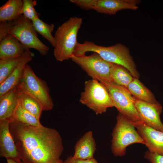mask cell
<instances>
[{"instance_id":"obj_21","label":"cell","mask_w":163,"mask_h":163,"mask_svg":"<svg viewBox=\"0 0 163 163\" xmlns=\"http://www.w3.org/2000/svg\"><path fill=\"white\" fill-rule=\"evenodd\" d=\"M18 100L19 104L22 107L40 120L43 110L36 100L19 89Z\"/></svg>"},{"instance_id":"obj_18","label":"cell","mask_w":163,"mask_h":163,"mask_svg":"<svg viewBox=\"0 0 163 163\" xmlns=\"http://www.w3.org/2000/svg\"><path fill=\"white\" fill-rule=\"evenodd\" d=\"M127 88L137 99L151 103L158 102L152 92L139 79L134 78Z\"/></svg>"},{"instance_id":"obj_6","label":"cell","mask_w":163,"mask_h":163,"mask_svg":"<svg viewBox=\"0 0 163 163\" xmlns=\"http://www.w3.org/2000/svg\"><path fill=\"white\" fill-rule=\"evenodd\" d=\"M116 119L112 134L111 148L113 155L121 157L125 155L126 148L129 145L145 143L135 126L127 118L119 113Z\"/></svg>"},{"instance_id":"obj_9","label":"cell","mask_w":163,"mask_h":163,"mask_svg":"<svg viewBox=\"0 0 163 163\" xmlns=\"http://www.w3.org/2000/svg\"><path fill=\"white\" fill-rule=\"evenodd\" d=\"M71 59L92 79L101 82H112L110 77L112 63L104 60L97 53L93 52L89 56L73 55Z\"/></svg>"},{"instance_id":"obj_3","label":"cell","mask_w":163,"mask_h":163,"mask_svg":"<svg viewBox=\"0 0 163 163\" xmlns=\"http://www.w3.org/2000/svg\"><path fill=\"white\" fill-rule=\"evenodd\" d=\"M0 28V40L9 34L26 48L35 49L42 56L48 53L49 48L38 38L32 21L23 14L14 20L1 22Z\"/></svg>"},{"instance_id":"obj_26","label":"cell","mask_w":163,"mask_h":163,"mask_svg":"<svg viewBox=\"0 0 163 163\" xmlns=\"http://www.w3.org/2000/svg\"><path fill=\"white\" fill-rule=\"evenodd\" d=\"M97 0H70L69 1L82 9L94 10Z\"/></svg>"},{"instance_id":"obj_22","label":"cell","mask_w":163,"mask_h":163,"mask_svg":"<svg viewBox=\"0 0 163 163\" xmlns=\"http://www.w3.org/2000/svg\"><path fill=\"white\" fill-rule=\"evenodd\" d=\"M12 118L20 123L29 126L38 127L42 125L40 119L24 109L19 102Z\"/></svg>"},{"instance_id":"obj_1","label":"cell","mask_w":163,"mask_h":163,"mask_svg":"<svg viewBox=\"0 0 163 163\" xmlns=\"http://www.w3.org/2000/svg\"><path fill=\"white\" fill-rule=\"evenodd\" d=\"M9 129L24 163H57L63 149L62 138L56 130L43 125L33 127L13 118Z\"/></svg>"},{"instance_id":"obj_10","label":"cell","mask_w":163,"mask_h":163,"mask_svg":"<svg viewBox=\"0 0 163 163\" xmlns=\"http://www.w3.org/2000/svg\"><path fill=\"white\" fill-rule=\"evenodd\" d=\"M134 104L141 120L149 126L163 132V124L160 117L162 107L159 103H151L135 98Z\"/></svg>"},{"instance_id":"obj_29","label":"cell","mask_w":163,"mask_h":163,"mask_svg":"<svg viewBox=\"0 0 163 163\" xmlns=\"http://www.w3.org/2000/svg\"><path fill=\"white\" fill-rule=\"evenodd\" d=\"M7 163H24L21 159L18 160L12 158H6Z\"/></svg>"},{"instance_id":"obj_25","label":"cell","mask_w":163,"mask_h":163,"mask_svg":"<svg viewBox=\"0 0 163 163\" xmlns=\"http://www.w3.org/2000/svg\"><path fill=\"white\" fill-rule=\"evenodd\" d=\"M23 14L27 18L32 21L39 18L40 14L35 10L34 6L36 4L35 1L23 0Z\"/></svg>"},{"instance_id":"obj_28","label":"cell","mask_w":163,"mask_h":163,"mask_svg":"<svg viewBox=\"0 0 163 163\" xmlns=\"http://www.w3.org/2000/svg\"><path fill=\"white\" fill-rule=\"evenodd\" d=\"M64 163H98L94 158L89 159L74 158L72 156L68 157Z\"/></svg>"},{"instance_id":"obj_8","label":"cell","mask_w":163,"mask_h":163,"mask_svg":"<svg viewBox=\"0 0 163 163\" xmlns=\"http://www.w3.org/2000/svg\"><path fill=\"white\" fill-rule=\"evenodd\" d=\"M101 83L107 89L114 107L119 113L131 122H136L141 120L135 105V98L126 88L113 82Z\"/></svg>"},{"instance_id":"obj_13","label":"cell","mask_w":163,"mask_h":163,"mask_svg":"<svg viewBox=\"0 0 163 163\" xmlns=\"http://www.w3.org/2000/svg\"><path fill=\"white\" fill-rule=\"evenodd\" d=\"M34 56V54L29 49L26 50L13 72L4 82L0 84V97L17 86L23 77L25 66L33 60Z\"/></svg>"},{"instance_id":"obj_4","label":"cell","mask_w":163,"mask_h":163,"mask_svg":"<svg viewBox=\"0 0 163 163\" xmlns=\"http://www.w3.org/2000/svg\"><path fill=\"white\" fill-rule=\"evenodd\" d=\"M82 24V18H70L58 27L54 37L56 45L53 55L58 61L62 62L71 59L78 42V32Z\"/></svg>"},{"instance_id":"obj_15","label":"cell","mask_w":163,"mask_h":163,"mask_svg":"<svg viewBox=\"0 0 163 163\" xmlns=\"http://www.w3.org/2000/svg\"><path fill=\"white\" fill-rule=\"evenodd\" d=\"M27 49L14 37L8 34L0 41V59L20 57Z\"/></svg>"},{"instance_id":"obj_20","label":"cell","mask_w":163,"mask_h":163,"mask_svg":"<svg viewBox=\"0 0 163 163\" xmlns=\"http://www.w3.org/2000/svg\"><path fill=\"white\" fill-rule=\"evenodd\" d=\"M112 81L116 84L127 88L134 78L123 66L112 63L110 72Z\"/></svg>"},{"instance_id":"obj_12","label":"cell","mask_w":163,"mask_h":163,"mask_svg":"<svg viewBox=\"0 0 163 163\" xmlns=\"http://www.w3.org/2000/svg\"><path fill=\"white\" fill-rule=\"evenodd\" d=\"M9 122V120H0V155L6 159L20 160L19 154L10 131Z\"/></svg>"},{"instance_id":"obj_30","label":"cell","mask_w":163,"mask_h":163,"mask_svg":"<svg viewBox=\"0 0 163 163\" xmlns=\"http://www.w3.org/2000/svg\"><path fill=\"white\" fill-rule=\"evenodd\" d=\"M57 163H64L62 161V160H60L59 162Z\"/></svg>"},{"instance_id":"obj_19","label":"cell","mask_w":163,"mask_h":163,"mask_svg":"<svg viewBox=\"0 0 163 163\" xmlns=\"http://www.w3.org/2000/svg\"><path fill=\"white\" fill-rule=\"evenodd\" d=\"M21 0H9L0 8V22L14 20L23 14Z\"/></svg>"},{"instance_id":"obj_2","label":"cell","mask_w":163,"mask_h":163,"mask_svg":"<svg viewBox=\"0 0 163 163\" xmlns=\"http://www.w3.org/2000/svg\"><path fill=\"white\" fill-rule=\"evenodd\" d=\"M88 52L98 54L106 61L121 65L126 68L134 78L139 79V74L128 47L117 43L112 46H100L94 42L85 41L83 43H77L73 55L79 56L85 55Z\"/></svg>"},{"instance_id":"obj_17","label":"cell","mask_w":163,"mask_h":163,"mask_svg":"<svg viewBox=\"0 0 163 163\" xmlns=\"http://www.w3.org/2000/svg\"><path fill=\"white\" fill-rule=\"evenodd\" d=\"M96 144L92 132L86 133L77 142L75 147L74 158L89 159L93 158Z\"/></svg>"},{"instance_id":"obj_11","label":"cell","mask_w":163,"mask_h":163,"mask_svg":"<svg viewBox=\"0 0 163 163\" xmlns=\"http://www.w3.org/2000/svg\"><path fill=\"white\" fill-rule=\"evenodd\" d=\"M131 122L143 139L149 151L163 155V132L149 126L142 120Z\"/></svg>"},{"instance_id":"obj_23","label":"cell","mask_w":163,"mask_h":163,"mask_svg":"<svg viewBox=\"0 0 163 163\" xmlns=\"http://www.w3.org/2000/svg\"><path fill=\"white\" fill-rule=\"evenodd\" d=\"M32 21L37 32L43 36L54 47L56 42L54 37L52 34L54 30V25L46 23L39 18Z\"/></svg>"},{"instance_id":"obj_16","label":"cell","mask_w":163,"mask_h":163,"mask_svg":"<svg viewBox=\"0 0 163 163\" xmlns=\"http://www.w3.org/2000/svg\"><path fill=\"white\" fill-rule=\"evenodd\" d=\"M18 94L16 86L0 97V120L13 118L18 104Z\"/></svg>"},{"instance_id":"obj_14","label":"cell","mask_w":163,"mask_h":163,"mask_svg":"<svg viewBox=\"0 0 163 163\" xmlns=\"http://www.w3.org/2000/svg\"><path fill=\"white\" fill-rule=\"evenodd\" d=\"M140 2L139 0H97L94 10L102 14L114 15L122 10H136Z\"/></svg>"},{"instance_id":"obj_24","label":"cell","mask_w":163,"mask_h":163,"mask_svg":"<svg viewBox=\"0 0 163 163\" xmlns=\"http://www.w3.org/2000/svg\"><path fill=\"white\" fill-rule=\"evenodd\" d=\"M21 57L0 59V84L13 72L19 63Z\"/></svg>"},{"instance_id":"obj_7","label":"cell","mask_w":163,"mask_h":163,"mask_svg":"<svg viewBox=\"0 0 163 163\" xmlns=\"http://www.w3.org/2000/svg\"><path fill=\"white\" fill-rule=\"evenodd\" d=\"M79 101L97 115L104 113L108 108L114 107L106 87L101 82L92 79L85 82L84 90L81 93Z\"/></svg>"},{"instance_id":"obj_27","label":"cell","mask_w":163,"mask_h":163,"mask_svg":"<svg viewBox=\"0 0 163 163\" xmlns=\"http://www.w3.org/2000/svg\"><path fill=\"white\" fill-rule=\"evenodd\" d=\"M144 157L151 163H163V155L152 152L149 150L145 152Z\"/></svg>"},{"instance_id":"obj_5","label":"cell","mask_w":163,"mask_h":163,"mask_svg":"<svg viewBox=\"0 0 163 163\" xmlns=\"http://www.w3.org/2000/svg\"><path fill=\"white\" fill-rule=\"evenodd\" d=\"M17 87L19 91L36 100L43 111L53 109L54 104L47 83L37 76L28 64L24 67L23 77Z\"/></svg>"}]
</instances>
